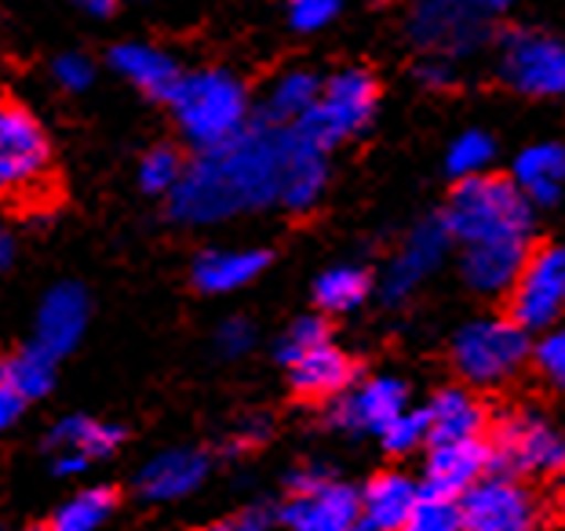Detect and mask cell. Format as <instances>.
<instances>
[{"label": "cell", "instance_id": "cell-1", "mask_svg": "<svg viewBox=\"0 0 565 531\" xmlns=\"http://www.w3.org/2000/svg\"><path fill=\"white\" fill-rule=\"evenodd\" d=\"M288 153H292V128L256 120L226 147L204 150L194 164H186L168 201V215L175 223L204 226L252 208H267L281 201Z\"/></svg>", "mask_w": 565, "mask_h": 531}, {"label": "cell", "instance_id": "cell-2", "mask_svg": "<svg viewBox=\"0 0 565 531\" xmlns=\"http://www.w3.org/2000/svg\"><path fill=\"white\" fill-rule=\"evenodd\" d=\"M441 226L449 240H460L463 248L500 245V240H529L533 204L503 175L463 178V183H456L449 204H445Z\"/></svg>", "mask_w": 565, "mask_h": 531}, {"label": "cell", "instance_id": "cell-3", "mask_svg": "<svg viewBox=\"0 0 565 531\" xmlns=\"http://www.w3.org/2000/svg\"><path fill=\"white\" fill-rule=\"evenodd\" d=\"M0 201L22 212L47 208L55 201L52 139L38 117L15 99L0 95Z\"/></svg>", "mask_w": 565, "mask_h": 531}, {"label": "cell", "instance_id": "cell-4", "mask_svg": "<svg viewBox=\"0 0 565 531\" xmlns=\"http://www.w3.org/2000/svg\"><path fill=\"white\" fill-rule=\"evenodd\" d=\"M168 110L175 113V124L194 147L215 150L226 147L252 124L248 120V91L226 69H198V74H183L175 84Z\"/></svg>", "mask_w": 565, "mask_h": 531}, {"label": "cell", "instance_id": "cell-5", "mask_svg": "<svg viewBox=\"0 0 565 531\" xmlns=\"http://www.w3.org/2000/svg\"><path fill=\"white\" fill-rule=\"evenodd\" d=\"M380 102V84L362 66L340 69L329 80H321V95L303 120H296L292 131L315 150L329 153L340 142L354 139L362 131Z\"/></svg>", "mask_w": 565, "mask_h": 531}, {"label": "cell", "instance_id": "cell-6", "mask_svg": "<svg viewBox=\"0 0 565 531\" xmlns=\"http://www.w3.org/2000/svg\"><path fill=\"white\" fill-rule=\"evenodd\" d=\"M492 474L503 477H555L565 469V437L547 415L522 408L497 422L489 441Z\"/></svg>", "mask_w": 565, "mask_h": 531}, {"label": "cell", "instance_id": "cell-7", "mask_svg": "<svg viewBox=\"0 0 565 531\" xmlns=\"http://www.w3.org/2000/svg\"><path fill=\"white\" fill-rule=\"evenodd\" d=\"M533 343L511 321H471L452 339V365L467 386H500L525 368Z\"/></svg>", "mask_w": 565, "mask_h": 531}, {"label": "cell", "instance_id": "cell-8", "mask_svg": "<svg viewBox=\"0 0 565 531\" xmlns=\"http://www.w3.org/2000/svg\"><path fill=\"white\" fill-rule=\"evenodd\" d=\"M500 77L529 99H562L565 44L540 30H508L500 37Z\"/></svg>", "mask_w": 565, "mask_h": 531}, {"label": "cell", "instance_id": "cell-9", "mask_svg": "<svg viewBox=\"0 0 565 531\" xmlns=\"http://www.w3.org/2000/svg\"><path fill=\"white\" fill-rule=\"evenodd\" d=\"M508 4H419L408 19V33L424 52L471 55L492 41V19Z\"/></svg>", "mask_w": 565, "mask_h": 531}, {"label": "cell", "instance_id": "cell-10", "mask_svg": "<svg viewBox=\"0 0 565 531\" xmlns=\"http://www.w3.org/2000/svg\"><path fill=\"white\" fill-rule=\"evenodd\" d=\"M565 310V248L529 251L519 281L511 288V324L529 332H551Z\"/></svg>", "mask_w": 565, "mask_h": 531}, {"label": "cell", "instance_id": "cell-11", "mask_svg": "<svg viewBox=\"0 0 565 531\" xmlns=\"http://www.w3.org/2000/svg\"><path fill=\"white\" fill-rule=\"evenodd\" d=\"M460 528L463 531H536V499L522 480L489 474L486 480L460 495Z\"/></svg>", "mask_w": 565, "mask_h": 531}, {"label": "cell", "instance_id": "cell-12", "mask_svg": "<svg viewBox=\"0 0 565 531\" xmlns=\"http://www.w3.org/2000/svg\"><path fill=\"white\" fill-rule=\"evenodd\" d=\"M402 412H408V386L402 379L376 376V379L351 386V390L332 404L329 422L335 430L376 433L380 437Z\"/></svg>", "mask_w": 565, "mask_h": 531}, {"label": "cell", "instance_id": "cell-13", "mask_svg": "<svg viewBox=\"0 0 565 531\" xmlns=\"http://www.w3.org/2000/svg\"><path fill=\"white\" fill-rule=\"evenodd\" d=\"M492 474V452L489 441H449L430 444L424 463V495H438V499L460 502V495L471 491L478 480Z\"/></svg>", "mask_w": 565, "mask_h": 531}, {"label": "cell", "instance_id": "cell-14", "mask_svg": "<svg viewBox=\"0 0 565 531\" xmlns=\"http://www.w3.org/2000/svg\"><path fill=\"white\" fill-rule=\"evenodd\" d=\"M449 245L452 240H449V234H445L441 219L419 223L413 234H408L398 256L391 259L387 273H383V284H380L383 303H402V299L413 292L430 270H438V262L445 259Z\"/></svg>", "mask_w": 565, "mask_h": 531}, {"label": "cell", "instance_id": "cell-15", "mask_svg": "<svg viewBox=\"0 0 565 531\" xmlns=\"http://www.w3.org/2000/svg\"><path fill=\"white\" fill-rule=\"evenodd\" d=\"M88 328V295L81 284H58L44 295L38 313V343L52 357H66Z\"/></svg>", "mask_w": 565, "mask_h": 531}, {"label": "cell", "instance_id": "cell-16", "mask_svg": "<svg viewBox=\"0 0 565 531\" xmlns=\"http://www.w3.org/2000/svg\"><path fill=\"white\" fill-rule=\"evenodd\" d=\"M288 382L307 401H329V397H343L358 382V365L343 349L324 343L288 365Z\"/></svg>", "mask_w": 565, "mask_h": 531}, {"label": "cell", "instance_id": "cell-17", "mask_svg": "<svg viewBox=\"0 0 565 531\" xmlns=\"http://www.w3.org/2000/svg\"><path fill=\"white\" fill-rule=\"evenodd\" d=\"M209 455L194 448H175L164 452L158 458H150L142 466V474L136 477V491L147 502H168V499H183L194 488H201V480L209 477Z\"/></svg>", "mask_w": 565, "mask_h": 531}, {"label": "cell", "instance_id": "cell-18", "mask_svg": "<svg viewBox=\"0 0 565 531\" xmlns=\"http://www.w3.org/2000/svg\"><path fill=\"white\" fill-rule=\"evenodd\" d=\"M416 499V480L405 474H376L365 491H358V531H402Z\"/></svg>", "mask_w": 565, "mask_h": 531}, {"label": "cell", "instance_id": "cell-19", "mask_svg": "<svg viewBox=\"0 0 565 531\" xmlns=\"http://www.w3.org/2000/svg\"><path fill=\"white\" fill-rule=\"evenodd\" d=\"M358 491L347 485L321 488L307 499H292L281 510V521L292 531H358Z\"/></svg>", "mask_w": 565, "mask_h": 531}, {"label": "cell", "instance_id": "cell-20", "mask_svg": "<svg viewBox=\"0 0 565 531\" xmlns=\"http://www.w3.org/2000/svg\"><path fill=\"white\" fill-rule=\"evenodd\" d=\"M427 444L449 441H478L489 422L486 404L467 390V386H449L427 408Z\"/></svg>", "mask_w": 565, "mask_h": 531}, {"label": "cell", "instance_id": "cell-21", "mask_svg": "<svg viewBox=\"0 0 565 531\" xmlns=\"http://www.w3.org/2000/svg\"><path fill=\"white\" fill-rule=\"evenodd\" d=\"M529 259V240H500L463 251V281L482 295L511 292Z\"/></svg>", "mask_w": 565, "mask_h": 531}, {"label": "cell", "instance_id": "cell-22", "mask_svg": "<svg viewBox=\"0 0 565 531\" xmlns=\"http://www.w3.org/2000/svg\"><path fill=\"white\" fill-rule=\"evenodd\" d=\"M110 66L158 102L172 99L175 84L183 77L175 58L164 55L161 47H153V44H117L110 52Z\"/></svg>", "mask_w": 565, "mask_h": 531}, {"label": "cell", "instance_id": "cell-23", "mask_svg": "<svg viewBox=\"0 0 565 531\" xmlns=\"http://www.w3.org/2000/svg\"><path fill=\"white\" fill-rule=\"evenodd\" d=\"M324 183H329V167H324V153L315 150L292 131V153H288L285 178H281V204L288 212L303 215L315 212L321 201Z\"/></svg>", "mask_w": 565, "mask_h": 531}, {"label": "cell", "instance_id": "cell-24", "mask_svg": "<svg viewBox=\"0 0 565 531\" xmlns=\"http://www.w3.org/2000/svg\"><path fill=\"white\" fill-rule=\"evenodd\" d=\"M514 186L529 204H555L565 183V147L558 142H536L514 161Z\"/></svg>", "mask_w": 565, "mask_h": 531}, {"label": "cell", "instance_id": "cell-25", "mask_svg": "<svg viewBox=\"0 0 565 531\" xmlns=\"http://www.w3.org/2000/svg\"><path fill=\"white\" fill-rule=\"evenodd\" d=\"M270 266V251H204L194 262L198 292L223 295L237 292Z\"/></svg>", "mask_w": 565, "mask_h": 531}, {"label": "cell", "instance_id": "cell-26", "mask_svg": "<svg viewBox=\"0 0 565 531\" xmlns=\"http://www.w3.org/2000/svg\"><path fill=\"white\" fill-rule=\"evenodd\" d=\"M318 95H321V80L310 74V69H285V74L270 84L256 120L274 128H292L296 120H303L315 110Z\"/></svg>", "mask_w": 565, "mask_h": 531}, {"label": "cell", "instance_id": "cell-27", "mask_svg": "<svg viewBox=\"0 0 565 531\" xmlns=\"http://www.w3.org/2000/svg\"><path fill=\"white\" fill-rule=\"evenodd\" d=\"M47 452H70V455H81L95 463V458H106L114 455L117 448L125 444V430L121 426H110V422H99V419H88V415H70L63 422H55V430L47 433Z\"/></svg>", "mask_w": 565, "mask_h": 531}, {"label": "cell", "instance_id": "cell-28", "mask_svg": "<svg viewBox=\"0 0 565 531\" xmlns=\"http://www.w3.org/2000/svg\"><path fill=\"white\" fill-rule=\"evenodd\" d=\"M55 365H58V357H52L38 343H30L0 360V376L11 386V393L26 404V401H38V397H44L55 386Z\"/></svg>", "mask_w": 565, "mask_h": 531}, {"label": "cell", "instance_id": "cell-29", "mask_svg": "<svg viewBox=\"0 0 565 531\" xmlns=\"http://www.w3.org/2000/svg\"><path fill=\"white\" fill-rule=\"evenodd\" d=\"M117 506H121L117 488H88L74 495V499H66L63 506H55L41 531H99L114 517Z\"/></svg>", "mask_w": 565, "mask_h": 531}, {"label": "cell", "instance_id": "cell-30", "mask_svg": "<svg viewBox=\"0 0 565 531\" xmlns=\"http://www.w3.org/2000/svg\"><path fill=\"white\" fill-rule=\"evenodd\" d=\"M372 277L358 266H335L315 281V303L324 313H351L369 299Z\"/></svg>", "mask_w": 565, "mask_h": 531}, {"label": "cell", "instance_id": "cell-31", "mask_svg": "<svg viewBox=\"0 0 565 531\" xmlns=\"http://www.w3.org/2000/svg\"><path fill=\"white\" fill-rule=\"evenodd\" d=\"M492 156H497V142H492L486 131H463L449 147V153H445V167H449V175H456L463 183V178L489 175Z\"/></svg>", "mask_w": 565, "mask_h": 531}, {"label": "cell", "instance_id": "cell-32", "mask_svg": "<svg viewBox=\"0 0 565 531\" xmlns=\"http://www.w3.org/2000/svg\"><path fill=\"white\" fill-rule=\"evenodd\" d=\"M183 172H186V161L175 147H153L139 161V186L147 193H168V197H172V189L179 186Z\"/></svg>", "mask_w": 565, "mask_h": 531}, {"label": "cell", "instance_id": "cell-33", "mask_svg": "<svg viewBox=\"0 0 565 531\" xmlns=\"http://www.w3.org/2000/svg\"><path fill=\"white\" fill-rule=\"evenodd\" d=\"M402 531H463L460 528V506L452 499H438V495H424L413 506Z\"/></svg>", "mask_w": 565, "mask_h": 531}, {"label": "cell", "instance_id": "cell-34", "mask_svg": "<svg viewBox=\"0 0 565 531\" xmlns=\"http://www.w3.org/2000/svg\"><path fill=\"white\" fill-rule=\"evenodd\" d=\"M324 343H332V332H329V324H324V317H299V321L288 324V332L281 335L278 360L281 365H292L296 357H303Z\"/></svg>", "mask_w": 565, "mask_h": 531}, {"label": "cell", "instance_id": "cell-35", "mask_svg": "<svg viewBox=\"0 0 565 531\" xmlns=\"http://www.w3.org/2000/svg\"><path fill=\"white\" fill-rule=\"evenodd\" d=\"M529 360L536 365V371L544 376L547 386H555L558 393H565V328L544 332V339L533 343Z\"/></svg>", "mask_w": 565, "mask_h": 531}, {"label": "cell", "instance_id": "cell-36", "mask_svg": "<svg viewBox=\"0 0 565 531\" xmlns=\"http://www.w3.org/2000/svg\"><path fill=\"white\" fill-rule=\"evenodd\" d=\"M380 441L391 455L416 452L419 444H427V415L424 412H402L387 430L380 433Z\"/></svg>", "mask_w": 565, "mask_h": 531}, {"label": "cell", "instance_id": "cell-37", "mask_svg": "<svg viewBox=\"0 0 565 531\" xmlns=\"http://www.w3.org/2000/svg\"><path fill=\"white\" fill-rule=\"evenodd\" d=\"M335 15H340L335 0H296V4L288 8V26L299 33H315L329 26Z\"/></svg>", "mask_w": 565, "mask_h": 531}, {"label": "cell", "instance_id": "cell-38", "mask_svg": "<svg viewBox=\"0 0 565 531\" xmlns=\"http://www.w3.org/2000/svg\"><path fill=\"white\" fill-rule=\"evenodd\" d=\"M274 521H281V510L259 502V506H245V510L223 517V521H215V524L201 528V531H267Z\"/></svg>", "mask_w": 565, "mask_h": 531}, {"label": "cell", "instance_id": "cell-39", "mask_svg": "<svg viewBox=\"0 0 565 531\" xmlns=\"http://www.w3.org/2000/svg\"><path fill=\"white\" fill-rule=\"evenodd\" d=\"M52 74H55V80H58V88H66V91H84V88H88V84L95 80V66H92V58H88V55L66 52V55H58V58H55Z\"/></svg>", "mask_w": 565, "mask_h": 531}, {"label": "cell", "instance_id": "cell-40", "mask_svg": "<svg viewBox=\"0 0 565 531\" xmlns=\"http://www.w3.org/2000/svg\"><path fill=\"white\" fill-rule=\"evenodd\" d=\"M215 343H220V354L242 357L245 349L256 343V328H252V321H245V317H231L226 324H220V332H215Z\"/></svg>", "mask_w": 565, "mask_h": 531}, {"label": "cell", "instance_id": "cell-41", "mask_svg": "<svg viewBox=\"0 0 565 531\" xmlns=\"http://www.w3.org/2000/svg\"><path fill=\"white\" fill-rule=\"evenodd\" d=\"M329 485H332V474L324 466H296L292 474H288V491H292V499H307V495H318Z\"/></svg>", "mask_w": 565, "mask_h": 531}, {"label": "cell", "instance_id": "cell-42", "mask_svg": "<svg viewBox=\"0 0 565 531\" xmlns=\"http://www.w3.org/2000/svg\"><path fill=\"white\" fill-rule=\"evenodd\" d=\"M416 80L427 84V88H449L452 84V66L445 63L441 55H430L416 66Z\"/></svg>", "mask_w": 565, "mask_h": 531}, {"label": "cell", "instance_id": "cell-43", "mask_svg": "<svg viewBox=\"0 0 565 531\" xmlns=\"http://www.w3.org/2000/svg\"><path fill=\"white\" fill-rule=\"evenodd\" d=\"M270 437V419H248L237 426V437L231 441V452H242V448H256Z\"/></svg>", "mask_w": 565, "mask_h": 531}, {"label": "cell", "instance_id": "cell-44", "mask_svg": "<svg viewBox=\"0 0 565 531\" xmlns=\"http://www.w3.org/2000/svg\"><path fill=\"white\" fill-rule=\"evenodd\" d=\"M19 415H22V401L11 393V386L4 382V376H0V433H4Z\"/></svg>", "mask_w": 565, "mask_h": 531}, {"label": "cell", "instance_id": "cell-45", "mask_svg": "<svg viewBox=\"0 0 565 531\" xmlns=\"http://www.w3.org/2000/svg\"><path fill=\"white\" fill-rule=\"evenodd\" d=\"M92 463L88 458H81V455H70V452H58L55 458H52V469L58 477H77V474H84Z\"/></svg>", "mask_w": 565, "mask_h": 531}, {"label": "cell", "instance_id": "cell-46", "mask_svg": "<svg viewBox=\"0 0 565 531\" xmlns=\"http://www.w3.org/2000/svg\"><path fill=\"white\" fill-rule=\"evenodd\" d=\"M84 15H99V19H110L117 15V4L114 0H88V4H81Z\"/></svg>", "mask_w": 565, "mask_h": 531}, {"label": "cell", "instance_id": "cell-47", "mask_svg": "<svg viewBox=\"0 0 565 531\" xmlns=\"http://www.w3.org/2000/svg\"><path fill=\"white\" fill-rule=\"evenodd\" d=\"M11 262H15V240H11L4 229H0V273H4Z\"/></svg>", "mask_w": 565, "mask_h": 531}, {"label": "cell", "instance_id": "cell-48", "mask_svg": "<svg viewBox=\"0 0 565 531\" xmlns=\"http://www.w3.org/2000/svg\"><path fill=\"white\" fill-rule=\"evenodd\" d=\"M0 531H4V528H0Z\"/></svg>", "mask_w": 565, "mask_h": 531}]
</instances>
